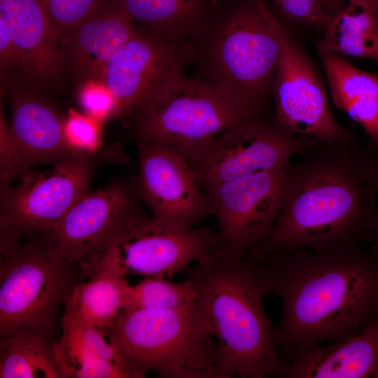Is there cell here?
<instances>
[{
    "label": "cell",
    "mask_w": 378,
    "mask_h": 378,
    "mask_svg": "<svg viewBox=\"0 0 378 378\" xmlns=\"http://www.w3.org/2000/svg\"><path fill=\"white\" fill-rule=\"evenodd\" d=\"M105 332L132 377L218 378L217 342L197 300L178 309H123Z\"/></svg>",
    "instance_id": "4"
},
{
    "label": "cell",
    "mask_w": 378,
    "mask_h": 378,
    "mask_svg": "<svg viewBox=\"0 0 378 378\" xmlns=\"http://www.w3.org/2000/svg\"><path fill=\"white\" fill-rule=\"evenodd\" d=\"M0 337L20 331L49 339L75 284L71 265L53 258L43 242L1 250Z\"/></svg>",
    "instance_id": "7"
},
{
    "label": "cell",
    "mask_w": 378,
    "mask_h": 378,
    "mask_svg": "<svg viewBox=\"0 0 378 378\" xmlns=\"http://www.w3.org/2000/svg\"><path fill=\"white\" fill-rule=\"evenodd\" d=\"M332 102L358 123L378 147V76L355 66L342 55L319 54Z\"/></svg>",
    "instance_id": "21"
},
{
    "label": "cell",
    "mask_w": 378,
    "mask_h": 378,
    "mask_svg": "<svg viewBox=\"0 0 378 378\" xmlns=\"http://www.w3.org/2000/svg\"><path fill=\"white\" fill-rule=\"evenodd\" d=\"M289 163L203 190L218 225L214 251L244 255L267 237L280 209Z\"/></svg>",
    "instance_id": "11"
},
{
    "label": "cell",
    "mask_w": 378,
    "mask_h": 378,
    "mask_svg": "<svg viewBox=\"0 0 378 378\" xmlns=\"http://www.w3.org/2000/svg\"><path fill=\"white\" fill-rule=\"evenodd\" d=\"M113 6L142 31L200 43L214 21L204 0H112Z\"/></svg>",
    "instance_id": "23"
},
{
    "label": "cell",
    "mask_w": 378,
    "mask_h": 378,
    "mask_svg": "<svg viewBox=\"0 0 378 378\" xmlns=\"http://www.w3.org/2000/svg\"><path fill=\"white\" fill-rule=\"evenodd\" d=\"M94 167L90 155L76 153L46 172L27 169L1 190V250L52 230L87 192Z\"/></svg>",
    "instance_id": "8"
},
{
    "label": "cell",
    "mask_w": 378,
    "mask_h": 378,
    "mask_svg": "<svg viewBox=\"0 0 378 378\" xmlns=\"http://www.w3.org/2000/svg\"><path fill=\"white\" fill-rule=\"evenodd\" d=\"M275 10L288 20L323 28L328 20L324 0H272Z\"/></svg>",
    "instance_id": "30"
},
{
    "label": "cell",
    "mask_w": 378,
    "mask_h": 378,
    "mask_svg": "<svg viewBox=\"0 0 378 378\" xmlns=\"http://www.w3.org/2000/svg\"><path fill=\"white\" fill-rule=\"evenodd\" d=\"M217 241L213 228L167 225L148 216L140 206L127 218L94 264H111L126 275L171 277L209 257Z\"/></svg>",
    "instance_id": "10"
},
{
    "label": "cell",
    "mask_w": 378,
    "mask_h": 378,
    "mask_svg": "<svg viewBox=\"0 0 378 378\" xmlns=\"http://www.w3.org/2000/svg\"><path fill=\"white\" fill-rule=\"evenodd\" d=\"M48 340L27 331L1 338L0 377L58 378Z\"/></svg>",
    "instance_id": "25"
},
{
    "label": "cell",
    "mask_w": 378,
    "mask_h": 378,
    "mask_svg": "<svg viewBox=\"0 0 378 378\" xmlns=\"http://www.w3.org/2000/svg\"><path fill=\"white\" fill-rule=\"evenodd\" d=\"M90 272V280L69 290L63 314L80 324L106 331L123 310V290L128 282L119 267L106 262L97 263Z\"/></svg>",
    "instance_id": "22"
},
{
    "label": "cell",
    "mask_w": 378,
    "mask_h": 378,
    "mask_svg": "<svg viewBox=\"0 0 378 378\" xmlns=\"http://www.w3.org/2000/svg\"><path fill=\"white\" fill-rule=\"evenodd\" d=\"M196 298L194 285L188 279L176 283L164 277L147 276L135 285L126 284L123 309H178L195 302Z\"/></svg>",
    "instance_id": "26"
},
{
    "label": "cell",
    "mask_w": 378,
    "mask_h": 378,
    "mask_svg": "<svg viewBox=\"0 0 378 378\" xmlns=\"http://www.w3.org/2000/svg\"><path fill=\"white\" fill-rule=\"evenodd\" d=\"M182 273L194 285L215 335L218 377H277L282 361L255 261L214 251Z\"/></svg>",
    "instance_id": "3"
},
{
    "label": "cell",
    "mask_w": 378,
    "mask_h": 378,
    "mask_svg": "<svg viewBox=\"0 0 378 378\" xmlns=\"http://www.w3.org/2000/svg\"><path fill=\"white\" fill-rule=\"evenodd\" d=\"M351 1L359 3L373 10V5H374V0H351Z\"/></svg>",
    "instance_id": "35"
},
{
    "label": "cell",
    "mask_w": 378,
    "mask_h": 378,
    "mask_svg": "<svg viewBox=\"0 0 378 378\" xmlns=\"http://www.w3.org/2000/svg\"><path fill=\"white\" fill-rule=\"evenodd\" d=\"M360 155L364 174L378 192V147L370 144L362 147ZM365 241L371 243V249L378 253V216L371 223Z\"/></svg>",
    "instance_id": "33"
},
{
    "label": "cell",
    "mask_w": 378,
    "mask_h": 378,
    "mask_svg": "<svg viewBox=\"0 0 378 378\" xmlns=\"http://www.w3.org/2000/svg\"><path fill=\"white\" fill-rule=\"evenodd\" d=\"M79 99L88 115L97 121L111 113L115 115V98L104 83L86 81L80 91Z\"/></svg>",
    "instance_id": "31"
},
{
    "label": "cell",
    "mask_w": 378,
    "mask_h": 378,
    "mask_svg": "<svg viewBox=\"0 0 378 378\" xmlns=\"http://www.w3.org/2000/svg\"><path fill=\"white\" fill-rule=\"evenodd\" d=\"M0 20L24 57L27 81H59L66 69L59 36L39 0H0Z\"/></svg>",
    "instance_id": "16"
},
{
    "label": "cell",
    "mask_w": 378,
    "mask_h": 378,
    "mask_svg": "<svg viewBox=\"0 0 378 378\" xmlns=\"http://www.w3.org/2000/svg\"><path fill=\"white\" fill-rule=\"evenodd\" d=\"M264 10L279 44L271 88L274 122L290 133L321 143L356 141L335 118L323 78L313 61L265 4Z\"/></svg>",
    "instance_id": "9"
},
{
    "label": "cell",
    "mask_w": 378,
    "mask_h": 378,
    "mask_svg": "<svg viewBox=\"0 0 378 378\" xmlns=\"http://www.w3.org/2000/svg\"><path fill=\"white\" fill-rule=\"evenodd\" d=\"M373 12L378 21V0L374 1Z\"/></svg>",
    "instance_id": "36"
},
{
    "label": "cell",
    "mask_w": 378,
    "mask_h": 378,
    "mask_svg": "<svg viewBox=\"0 0 378 378\" xmlns=\"http://www.w3.org/2000/svg\"><path fill=\"white\" fill-rule=\"evenodd\" d=\"M27 169L20 150L1 107L0 116V176L1 190L11 185L15 178Z\"/></svg>",
    "instance_id": "29"
},
{
    "label": "cell",
    "mask_w": 378,
    "mask_h": 378,
    "mask_svg": "<svg viewBox=\"0 0 378 378\" xmlns=\"http://www.w3.org/2000/svg\"><path fill=\"white\" fill-rule=\"evenodd\" d=\"M328 13L330 15L341 9L344 5L342 0H324Z\"/></svg>",
    "instance_id": "34"
},
{
    "label": "cell",
    "mask_w": 378,
    "mask_h": 378,
    "mask_svg": "<svg viewBox=\"0 0 378 378\" xmlns=\"http://www.w3.org/2000/svg\"><path fill=\"white\" fill-rule=\"evenodd\" d=\"M253 260L266 296L282 302L272 328L282 364L309 345L344 340L378 319V253L361 241Z\"/></svg>",
    "instance_id": "1"
},
{
    "label": "cell",
    "mask_w": 378,
    "mask_h": 378,
    "mask_svg": "<svg viewBox=\"0 0 378 378\" xmlns=\"http://www.w3.org/2000/svg\"><path fill=\"white\" fill-rule=\"evenodd\" d=\"M97 120L71 111L64 120L67 144L76 153L91 155L100 146Z\"/></svg>",
    "instance_id": "28"
},
{
    "label": "cell",
    "mask_w": 378,
    "mask_h": 378,
    "mask_svg": "<svg viewBox=\"0 0 378 378\" xmlns=\"http://www.w3.org/2000/svg\"><path fill=\"white\" fill-rule=\"evenodd\" d=\"M139 198L150 216L162 223L192 228L211 215L194 169L181 157L138 141Z\"/></svg>",
    "instance_id": "15"
},
{
    "label": "cell",
    "mask_w": 378,
    "mask_h": 378,
    "mask_svg": "<svg viewBox=\"0 0 378 378\" xmlns=\"http://www.w3.org/2000/svg\"><path fill=\"white\" fill-rule=\"evenodd\" d=\"M285 378H378V319L344 340L309 345L281 365Z\"/></svg>",
    "instance_id": "17"
},
{
    "label": "cell",
    "mask_w": 378,
    "mask_h": 378,
    "mask_svg": "<svg viewBox=\"0 0 378 378\" xmlns=\"http://www.w3.org/2000/svg\"><path fill=\"white\" fill-rule=\"evenodd\" d=\"M199 43L138 31L110 59L104 83L117 115L134 113L161 85L197 61Z\"/></svg>",
    "instance_id": "14"
},
{
    "label": "cell",
    "mask_w": 378,
    "mask_h": 378,
    "mask_svg": "<svg viewBox=\"0 0 378 378\" xmlns=\"http://www.w3.org/2000/svg\"><path fill=\"white\" fill-rule=\"evenodd\" d=\"M136 183L116 180L86 192L46 233L43 244L55 259L89 270L127 218L140 205Z\"/></svg>",
    "instance_id": "12"
},
{
    "label": "cell",
    "mask_w": 378,
    "mask_h": 378,
    "mask_svg": "<svg viewBox=\"0 0 378 378\" xmlns=\"http://www.w3.org/2000/svg\"><path fill=\"white\" fill-rule=\"evenodd\" d=\"M200 46L204 78L259 115L271 92L279 44L262 0H249L213 22Z\"/></svg>",
    "instance_id": "6"
},
{
    "label": "cell",
    "mask_w": 378,
    "mask_h": 378,
    "mask_svg": "<svg viewBox=\"0 0 378 378\" xmlns=\"http://www.w3.org/2000/svg\"><path fill=\"white\" fill-rule=\"evenodd\" d=\"M61 321V337L50 344L59 378H112L117 371L114 363L132 377L104 330L80 324L64 314Z\"/></svg>",
    "instance_id": "20"
},
{
    "label": "cell",
    "mask_w": 378,
    "mask_h": 378,
    "mask_svg": "<svg viewBox=\"0 0 378 378\" xmlns=\"http://www.w3.org/2000/svg\"><path fill=\"white\" fill-rule=\"evenodd\" d=\"M138 141L170 151L193 169L225 131L260 118L202 78L176 74L134 112Z\"/></svg>",
    "instance_id": "5"
},
{
    "label": "cell",
    "mask_w": 378,
    "mask_h": 378,
    "mask_svg": "<svg viewBox=\"0 0 378 378\" xmlns=\"http://www.w3.org/2000/svg\"><path fill=\"white\" fill-rule=\"evenodd\" d=\"M0 66L1 76L4 79L13 83L21 79L27 81L24 57L1 20H0Z\"/></svg>",
    "instance_id": "32"
},
{
    "label": "cell",
    "mask_w": 378,
    "mask_h": 378,
    "mask_svg": "<svg viewBox=\"0 0 378 378\" xmlns=\"http://www.w3.org/2000/svg\"><path fill=\"white\" fill-rule=\"evenodd\" d=\"M135 31L131 20L112 4L103 6L59 36L66 68L85 81L104 83L110 59Z\"/></svg>",
    "instance_id": "18"
},
{
    "label": "cell",
    "mask_w": 378,
    "mask_h": 378,
    "mask_svg": "<svg viewBox=\"0 0 378 378\" xmlns=\"http://www.w3.org/2000/svg\"><path fill=\"white\" fill-rule=\"evenodd\" d=\"M11 132L27 169L53 163L78 153L67 144L62 120L48 102L29 93L10 98Z\"/></svg>",
    "instance_id": "19"
},
{
    "label": "cell",
    "mask_w": 378,
    "mask_h": 378,
    "mask_svg": "<svg viewBox=\"0 0 378 378\" xmlns=\"http://www.w3.org/2000/svg\"><path fill=\"white\" fill-rule=\"evenodd\" d=\"M360 148L356 141L318 142L290 161L272 227L246 255L365 241L378 192L364 174Z\"/></svg>",
    "instance_id": "2"
},
{
    "label": "cell",
    "mask_w": 378,
    "mask_h": 378,
    "mask_svg": "<svg viewBox=\"0 0 378 378\" xmlns=\"http://www.w3.org/2000/svg\"><path fill=\"white\" fill-rule=\"evenodd\" d=\"M261 118L234 125L218 136L194 168L202 190L213 185L278 168L315 146Z\"/></svg>",
    "instance_id": "13"
},
{
    "label": "cell",
    "mask_w": 378,
    "mask_h": 378,
    "mask_svg": "<svg viewBox=\"0 0 378 378\" xmlns=\"http://www.w3.org/2000/svg\"><path fill=\"white\" fill-rule=\"evenodd\" d=\"M60 36L104 6L106 0H39Z\"/></svg>",
    "instance_id": "27"
},
{
    "label": "cell",
    "mask_w": 378,
    "mask_h": 378,
    "mask_svg": "<svg viewBox=\"0 0 378 378\" xmlns=\"http://www.w3.org/2000/svg\"><path fill=\"white\" fill-rule=\"evenodd\" d=\"M318 43L319 54L371 59L378 62V21L373 10L349 0L330 15Z\"/></svg>",
    "instance_id": "24"
}]
</instances>
